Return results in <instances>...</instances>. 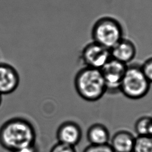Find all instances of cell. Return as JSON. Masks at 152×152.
<instances>
[{
    "label": "cell",
    "mask_w": 152,
    "mask_h": 152,
    "mask_svg": "<svg viewBox=\"0 0 152 152\" xmlns=\"http://www.w3.org/2000/svg\"><path fill=\"white\" fill-rule=\"evenodd\" d=\"M36 139L34 126L25 118H12L0 127V145L10 152L35 144Z\"/></svg>",
    "instance_id": "1"
},
{
    "label": "cell",
    "mask_w": 152,
    "mask_h": 152,
    "mask_svg": "<svg viewBox=\"0 0 152 152\" xmlns=\"http://www.w3.org/2000/svg\"><path fill=\"white\" fill-rule=\"evenodd\" d=\"M151 137H152V131H151V135H150Z\"/></svg>",
    "instance_id": "19"
},
{
    "label": "cell",
    "mask_w": 152,
    "mask_h": 152,
    "mask_svg": "<svg viewBox=\"0 0 152 152\" xmlns=\"http://www.w3.org/2000/svg\"><path fill=\"white\" fill-rule=\"evenodd\" d=\"M111 58L128 65L134 59L137 49L132 41L125 37L110 49Z\"/></svg>",
    "instance_id": "9"
},
{
    "label": "cell",
    "mask_w": 152,
    "mask_h": 152,
    "mask_svg": "<svg viewBox=\"0 0 152 152\" xmlns=\"http://www.w3.org/2000/svg\"><path fill=\"white\" fill-rule=\"evenodd\" d=\"M132 152H152V137L137 136Z\"/></svg>",
    "instance_id": "13"
},
{
    "label": "cell",
    "mask_w": 152,
    "mask_h": 152,
    "mask_svg": "<svg viewBox=\"0 0 152 152\" xmlns=\"http://www.w3.org/2000/svg\"><path fill=\"white\" fill-rule=\"evenodd\" d=\"M135 138L131 132L121 129L110 137L109 144L115 152H132Z\"/></svg>",
    "instance_id": "10"
},
{
    "label": "cell",
    "mask_w": 152,
    "mask_h": 152,
    "mask_svg": "<svg viewBox=\"0 0 152 152\" xmlns=\"http://www.w3.org/2000/svg\"><path fill=\"white\" fill-rule=\"evenodd\" d=\"M80 58L85 66L100 69L111 55L110 49L92 41L83 48Z\"/></svg>",
    "instance_id": "6"
},
{
    "label": "cell",
    "mask_w": 152,
    "mask_h": 152,
    "mask_svg": "<svg viewBox=\"0 0 152 152\" xmlns=\"http://www.w3.org/2000/svg\"><path fill=\"white\" fill-rule=\"evenodd\" d=\"M87 139L90 144L100 145L108 144L110 139L107 128L100 123H95L89 126L87 131Z\"/></svg>",
    "instance_id": "11"
},
{
    "label": "cell",
    "mask_w": 152,
    "mask_h": 152,
    "mask_svg": "<svg viewBox=\"0 0 152 152\" xmlns=\"http://www.w3.org/2000/svg\"><path fill=\"white\" fill-rule=\"evenodd\" d=\"M83 132L80 126L75 122L66 121L58 128L56 137L58 142L75 147L81 141Z\"/></svg>",
    "instance_id": "7"
},
{
    "label": "cell",
    "mask_w": 152,
    "mask_h": 152,
    "mask_svg": "<svg viewBox=\"0 0 152 152\" xmlns=\"http://www.w3.org/2000/svg\"><path fill=\"white\" fill-rule=\"evenodd\" d=\"M12 152H39V149L35 144L20 148Z\"/></svg>",
    "instance_id": "17"
},
{
    "label": "cell",
    "mask_w": 152,
    "mask_h": 152,
    "mask_svg": "<svg viewBox=\"0 0 152 152\" xmlns=\"http://www.w3.org/2000/svg\"><path fill=\"white\" fill-rule=\"evenodd\" d=\"M150 86L151 83L144 75L141 65H127L120 86V92L129 99L139 100L148 94Z\"/></svg>",
    "instance_id": "3"
},
{
    "label": "cell",
    "mask_w": 152,
    "mask_h": 152,
    "mask_svg": "<svg viewBox=\"0 0 152 152\" xmlns=\"http://www.w3.org/2000/svg\"><path fill=\"white\" fill-rule=\"evenodd\" d=\"M126 66L127 65L111 58L100 69L106 85V93L115 94L120 91Z\"/></svg>",
    "instance_id": "5"
},
{
    "label": "cell",
    "mask_w": 152,
    "mask_h": 152,
    "mask_svg": "<svg viewBox=\"0 0 152 152\" xmlns=\"http://www.w3.org/2000/svg\"><path fill=\"white\" fill-rule=\"evenodd\" d=\"M91 37L93 42L110 49L124 37L123 27L116 19L103 17L93 24Z\"/></svg>",
    "instance_id": "4"
},
{
    "label": "cell",
    "mask_w": 152,
    "mask_h": 152,
    "mask_svg": "<svg viewBox=\"0 0 152 152\" xmlns=\"http://www.w3.org/2000/svg\"><path fill=\"white\" fill-rule=\"evenodd\" d=\"M49 152H77L75 147L58 142L52 146Z\"/></svg>",
    "instance_id": "16"
},
{
    "label": "cell",
    "mask_w": 152,
    "mask_h": 152,
    "mask_svg": "<svg viewBox=\"0 0 152 152\" xmlns=\"http://www.w3.org/2000/svg\"><path fill=\"white\" fill-rule=\"evenodd\" d=\"M74 83L77 94L87 102H96L106 93L103 76L98 69L84 66L77 72Z\"/></svg>",
    "instance_id": "2"
},
{
    "label": "cell",
    "mask_w": 152,
    "mask_h": 152,
    "mask_svg": "<svg viewBox=\"0 0 152 152\" xmlns=\"http://www.w3.org/2000/svg\"><path fill=\"white\" fill-rule=\"evenodd\" d=\"M1 103H2V95L0 94V106L1 104Z\"/></svg>",
    "instance_id": "18"
},
{
    "label": "cell",
    "mask_w": 152,
    "mask_h": 152,
    "mask_svg": "<svg viewBox=\"0 0 152 152\" xmlns=\"http://www.w3.org/2000/svg\"><path fill=\"white\" fill-rule=\"evenodd\" d=\"M137 136H150L152 131V117L142 116L139 118L134 125Z\"/></svg>",
    "instance_id": "12"
},
{
    "label": "cell",
    "mask_w": 152,
    "mask_h": 152,
    "mask_svg": "<svg viewBox=\"0 0 152 152\" xmlns=\"http://www.w3.org/2000/svg\"><path fill=\"white\" fill-rule=\"evenodd\" d=\"M83 152H115L110 144H89L83 150Z\"/></svg>",
    "instance_id": "14"
},
{
    "label": "cell",
    "mask_w": 152,
    "mask_h": 152,
    "mask_svg": "<svg viewBox=\"0 0 152 152\" xmlns=\"http://www.w3.org/2000/svg\"><path fill=\"white\" fill-rule=\"evenodd\" d=\"M141 69L146 78L152 84V56L148 58L141 64Z\"/></svg>",
    "instance_id": "15"
},
{
    "label": "cell",
    "mask_w": 152,
    "mask_h": 152,
    "mask_svg": "<svg viewBox=\"0 0 152 152\" xmlns=\"http://www.w3.org/2000/svg\"><path fill=\"white\" fill-rule=\"evenodd\" d=\"M20 76L17 71L12 65L0 63V94H9L18 88Z\"/></svg>",
    "instance_id": "8"
}]
</instances>
